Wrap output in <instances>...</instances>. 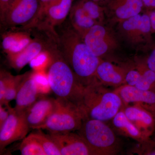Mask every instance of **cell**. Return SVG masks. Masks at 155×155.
I'll return each instance as SVG.
<instances>
[{"label": "cell", "mask_w": 155, "mask_h": 155, "mask_svg": "<svg viewBox=\"0 0 155 155\" xmlns=\"http://www.w3.org/2000/svg\"><path fill=\"white\" fill-rule=\"evenodd\" d=\"M57 48L80 83L86 86L95 80L97 68L102 60L92 52L72 25L57 33Z\"/></svg>", "instance_id": "obj_1"}, {"label": "cell", "mask_w": 155, "mask_h": 155, "mask_svg": "<svg viewBox=\"0 0 155 155\" xmlns=\"http://www.w3.org/2000/svg\"><path fill=\"white\" fill-rule=\"evenodd\" d=\"M49 49L53 60L48 73L50 88L58 98L68 100L79 105L84 86L78 80L58 48L51 47Z\"/></svg>", "instance_id": "obj_2"}, {"label": "cell", "mask_w": 155, "mask_h": 155, "mask_svg": "<svg viewBox=\"0 0 155 155\" xmlns=\"http://www.w3.org/2000/svg\"><path fill=\"white\" fill-rule=\"evenodd\" d=\"M122 101L116 91L106 89L101 84L95 80L84 87L79 106L87 118L104 122L116 116Z\"/></svg>", "instance_id": "obj_3"}, {"label": "cell", "mask_w": 155, "mask_h": 155, "mask_svg": "<svg viewBox=\"0 0 155 155\" xmlns=\"http://www.w3.org/2000/svg\"><path fill=\"white\" fill-rule=\"evenodd\" d=\"M86 116L80 106L68 100L57 98L52 114L37 130L51 133L72 132L80 129Z\"/></svg>", "instance_id": "obj_4"}, {"label": "cell", "mask_w": 155, "mask_h": 155, "mask_svg": "<svg viewBox=\"0 0 155 155\" xmlns=\"http://www.w3.org/2000/svg\"><path fill=\"white\" fill-rule=\"evenodd\" d=\"M119 36L136 50H149L155 45L150 20L146 12L118 23Z\"/></svg>", "instance_id": "obj_5"}, {"label": "cell", "mask_w": 155, "mask_h": 155, "mask_svg": "<svg viewBox=\"0 0 155 155\" xmlns=\"http://www.w3.org/2000/svg\"><path fill=\"white\" fill-rule=\"evenodd\" d=\"M78 130V134L85 141L94 155H110L116 152L115 134L103 121L86 118Z\"/></svg>", "instance_id": "obj_6"}, {"label": "cell", "mask_w": 155, "mask_h": 155, "mask_svg": "<svg viewBox=\"0 0 155 155\" xmlns=\"http://www.w3.org/2000/svg\"><path fill=\"white\" fill-rule=\"evenodd\" d=\"M41 9L40 0H14L1 21L8 28H28L36 24Z\"/></svg>", "instance_id": "obj_7"}, {"label": "cell", "mask_w": 155, "mask_h": 155, "mask_svg": "<svg viewBox=\"0 0 155 155\" xmlns=\"http://www.w3.org/2000/svg\"><path fill=\"white\" fill-rule=\"evenodd\" d=\"M82 38L92 52L101 59L119 47L116 34L104 24L94 25Z\"/></svg>", "instance_id": "obj_8"}, {"label": "cell", "mask_w": 155, "mask_h": 155, "mask_svg": "<svg viewBox=\"0 0 155 155\" xmlns=\"http://www.w3.org/2000/svg\"><path fill=\"white\" fill-rule=\"evenodd\" d=\"M7 107L9 110V116L0 128L1 153L9 145L25 138L30 128L26 119L25 111L19 112L10 106Z\"/></svg>", "instance_id": "obj_9"}, {"label": "cell", "mask_w": 155, "mask_h": 155, "mask_svg": "<svg viewBox=\"0 0 155 155\" xmlns=\"http://www.w3.org/2000/svg\"><path fill=\"white\" fill-rule=\"evenodd\" d=\"M54 142L62 155H94L83 138L72 132L51 133L48 134Z\"/></svg>", "instance_id": "obj_10"}, {"label": "cell", "mask_w": 155, "mask_h": 155, "mask_svg": "<svg viewBox=\"0 0 155 155\" xmlns=\"http://www.w3.org/2000/svg\"><path fill=\"white\" fill-rule=\"evenodd\" d=\"M104 7L106 14L118 23L141 14L145 8L142 0H109Z\"/></svg>", "instance_id": "obj_11"}, {"label": "cell", "mask_w": 155, "mask_h": 155, "mask_svg": "<svg viewBox=\"0 0 155 155\" xmlns=\"http://www.w3.org/2000/svg\"><path fill=\"white\" fill-rule=\"evenodd\" d=\"M74 1L56 0L44 9L38 21L45 18V24L47 25L45 27L56 34L54 27L64 22L70 14Z\"/></svg>", "instance_id": "obj_12"}, {"label": "cell", "mask_w": 155, "mask_h": 155, "mask_svg": "<svg viewBox=\"0 0 155 155\" xmlns=\"http://www.w3.org/2000/svg\"><path fill=\"white\" fill-rule=\"evenodd\" d=\"M39 93L38 85L33 73L25 74L17 92L14 109L25 112L37 101Z\"/></svg>", "instance_id": "obj_13"}, {"label": "cell", "mask_w": 155, "mask_h": 155, "mask_svg": "<svg viewBox=\"0 0 155 155\" xmlns=\"http://www.w3.org/2000/svg\"><path fill=\"white\" fill-rule=\"evenodd\" d=\"M126 103H138L153 115L155 118V90H142L135 86L125 84L116 91Z\"/></svg>", "instance_id": "obj_14"}, {"label": "cell", "mask_w": 155, "mask_h": 155, "mask_svg": "<svg viewBox=\"0 0 155 155\" xmlns=\"http://www.w3.org/2000/svg\"><path fill=\"white\" fill-rule=\"evenodd\" d=\"M55 107V99L42 98L37 101L25 111L30 128L35 129L42 124L52 114Z\"/></svg>", "instance_id": "obj_15"}, {"label": "cell", "mask_w": 155, "mask_h": 155, "mask_svg": "<svg viewBox=\"0 0 155 155\" xmlns=\"http://www.w3.org/2000/svg\"><path fill=\"white\" fill-rule=\"evenodd\" d=\"M127 71V69L102 60L97 68L95 77L101 84L119 86L125 83Z\"/></svg>", "instance_id": "obj_16"}, {"label": "cell", "mask_w": 155, "mask_h": 155, "mask_svg": "<svg viewBox=\"0 0 155 155\" xmlns=\"http://www.w3.org/2000/svg\"><path fill=\"white\" fill-rule=\"evenodd\" d=\"M124 113L128 119L140 130L145 137L153 133L155 126V118L149 111L137 107L126 108Z\"/></svg>", "instance_id": "obj_17"}, {"label": "cell", "mask_w": 155, "mask_h": 155, "mask_svg": "<svg viewBox=\"0 0 155 155\" xmlns=\"http://www.w3.org/2000/svg\"><path fill=\"white\" fill-rule=\"evenodd\" d=\"M45 45L38 40H32L24 49L17 54L8 55L9 64L12 68L20 71L43 51Z\"/></svg>", "instance_id": "obj_18"}, {"label": "cell", "mask_w": 155, "mask_h": 155, "mask_svg": "<svg viewBox=\"0 0 155 155\" xmlns=\"http://www.w3.org/2000/svg\"><path fill=\"white\" fill-rule=\"evenodd\" d=\"M71 25L82 37L97 23L84 11L81 0L73 4L70 12Z\"/></svg>", "instance_id": "obj_19"}, {"label": "cell", "mask_w": 155, "mask_h": 155, "mask_svg": "<svg viewBox=\"0 0 155 155\" xmlns=\"http://www.w3.org/2000/svg\"><path fill=\"white\" fill-rule=\"evenodd\" d=\"M32 40L25 32H8L3 35L2 47L7 54H13L24 49Z\"/></svg>", "instance_id": "obj_20"}, {"label": "cell", "mask_w": 155, "mask_h": 155, "mask_svg": "<svg viewBox=\"0 0 155 155\" xmlns=\"http://www.w3.org/2000/svg\"><path fill=\"white\" fill-rule=\"evenodd\" d=\"M113 123L116 128L127 136L138 138L144 137L139 129L127 118L122 111H119L113 118Z\"/></svg>", "instance_id": "obj_21"}, {"label": "cell", "mask_w": 155, "mask_h": 155, "mask_svg": "<svg viewBox=\"0 0 155 155\" xmlns=\"http://www.w3.org/2000/svg\"><path fill=\"white\" fill-rule=\"evenodd\" d=\"M81 2L83 9L92 19L97 24H104L106 14L104 6L90 0H81Z\"/></svg>", "instance_id": "obj_22"}, {"label": "cell", "mask_w": 155, "mask_h": 155, "mask_svg": "<svg viewBox=\"0 0 155 155\" xmlns=\"http://www.w3.org/2000/svg\"><path fill=\"white\" fill-rule=\"evenodd\" d=\"M19 150L22 155H47L39 143L31 134L22 140Z\"/></svg>", "instance_id": "obj_23"}, {"label": "cell", "mask_w": 155, "mask_h": 155, "mask_svg": "<svg viewBox=\"0 0 155 155\" xmlns=\"http://www.w3.org/2000/svg\"><path fill=\"white\" fill-rule=\"evenodd\" d=\"M31 134L41 144L47 155H62L58 147L48 134L43 133L41 130Z\"/></svg>", "instance_id": "obj_24"}, {"label": "cell", "mask_w": 155, "mask_h": 155, "mask_svg": "<svg viewBox=\"0 0 155 155\" xmlns=\"http://www.w3.org/2000/svg\"><path fill=\"white\" fill-rule=\"evenodd\" d=\"M134 86L142 90H155V74L148 67L146 61L141 76Z\"/></svg>", "instance_id": "obj_25"}, {"label": "cell", "mask_w": 155, "mask_h": 155, "mask_svg": "<svg viewBox=\"0 0 155 155\" xmlns=\"http://www.w3.org/2000/svg\"><path fill=\"white\" fill-rule=\"evenodd\" d=\"M25 74L14 76L11 75L9 78L4 104L2 105L9 106V103L15 99L21 81ZM1 105V104H0Z\"/></svg>", "instance_id": "obj_26"}, {"label": "cell", "mask_w": 155, "mask_h": 155, "mask_svg": "<svg viewBox=\"0 0 155 155\" xmlns=\"http://www.w3.org/2000/svg\"><path fill=\"white\" fill-rule=\"evenodd\" d=\"M146 60L136 68L127 70L125 78V83L130 86H134L141 76L143 69L145 64Z\"/></svg>", "instance_id": "obj_27"}, {"label": "cell", "mask_w": 155, "mask_h": 155, "mask_svg": "<svg viewBox=\"0 0 155 155\" xmlns=\"http://www.w3.org/2000/svg\"><path fill=\"white\" fill-rule=\"evenodd\" d=\"M11 74L1 71L0 77V104H4L7 86Z\"/></svg>", "instance_id": "obj_28"}, {"label": "cell", "mask_w": 155, "mask_h": 155, "mask_svg": "<svg viewBox=\"0 0 155 155\" xmlns=\"http://www.w3.org/2000/svg\"><path fill=\"white\" fill-rule=\"evenodd\" d=\"M150 53L146 59L148 67L155 74V45L152 48Z\"/></svg>", "instance_id": "obj_29"}, {"label": "cell", "mask_w": 155, "mask_h": 155, "mask_svg": "<svg viewBox=\"0 0 155 155\" xmlns=\"http://www.w3.org/2000/svg\"><path fill=\"white\" fill-rule=\"evenodd\" d=\"M8 108V110L5 107H4L3 105H0V128L2 127L4 125L6 120L8 119L9 115V110Z\"/></svg>", "instance_id": "obj_30"}, {"label": "cell", "mask_w": 155, "mask_h": 155, "mask_svg": "<svg viewBox=\"0 0 155 155\" xmlns=\"http://www.w3.org/2000/svg\"><path fill=\"white\" fill-rule=\"evenodd\" d=\"M14 0H0V14L2 17Z\"/></svg>", "instance_id": "obj_31"}, {"label": "cell", "mask_w": 155, "mask_h": 155, "mask_svg": "<svg viewBox=\"0 0 155 155\" xmlns=\"http://www.w3.org/2000/svg\"><path fill=\"white\" fill-rule=\"evenodd\" d=\"M146 12L150 17L153 33H155V9L147 10Z\"/></svg>", "instance_id": "obj_32"}, {"label": "cell", "mask_w": 155, "mask_h": 155, "mask_svg": "<svg viewBox=\"0 0 155 155\" xmlns=\"http://www.w3.org/2000/svg\"><path fill=\"white\" fill-rule=\"evenodd\" d=\"M144 8L147 10H153L155 9V0H142Z\"/></svg>", "instance_id": "obj_33"}, {"label": "cell", "mask_w": 155, "mask_h": 155, "mask_svg": "<svg viewBox=\"0 0 155 155\" xmlns=\"http://www.w3.org/2000/svg\"><path fill=\"white\" fill-rule=\"evenodd\" d=\"M40 1L41 4V9L39 17L40 16L42 12L43 11L44 9L48 5H50L51 3H52L53 2H54L56 0H40Z\"/></svg>", "instance_id": "obj_34"}, {"label": "cell", "mask_w": 155, "mask_h": 155, "mask_svg": "<svg viewBox=\"0 0 155 155\" xmlns=\"http://www.w3.org/2000/svg\"><path fill=\"white\" fill-rule=\"evenodd\" d=\"M109 1V0H100L99 4L101 5L104 7Z\"/></svg>", "instance_id": "obj_35"}, {"label": "cell", "mask_w": 155, "mask_h": 155, "mask_svg": "<svg viewBox=\"0 0 155 155\" xmlns=\"http://www.w3.org/2000/svg\"></svg>", "instance_id": "obj_36"}]
</instances>
